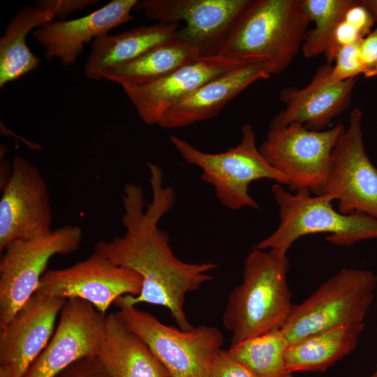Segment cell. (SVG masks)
Masks as SVG:
<instances>
[{
	"label": "cell",
	"mask_w": 377,
	"mask_h": 377,
	"mask_svg": "<svg viewBox=\"0 0 377 377\" xmlns=\"http://www.w3.org/2000/svg\"><path fill=\"white\" fill-rule=\"evenodd\" d=\"M152 200L146 204L142 188L128 183L124 188L121 218L125 232L110 240H99L96 252L114 263L130 269L142 279L140 293L118 300L136 306L147 303L165 307L183 330L193 327L184 311L186 295L198 290L214 279L209 272L218 267L212 262L191 263L179 259L173 253L168 232L158 227L160 221L172 208L176 191L163 184L161 168L148 163Z\"/></svg>",
	"instance_id": "obj_1"
},
{
	"label": "cell",
	"mask_w": 377,
	"mask_h": 377,
	"mask_svg": "<svg viewBox=\"0 0 377 377\" xmlns=\"http://www.w3.org/2000/svg\"><path fill=\"white\" fill-rule=\"evenodd\" d=\"M287 253L252 249L244 260L242 280L230 293L222 323L230 346L281 329L293 304L288 285Z\"/></svg>",
	"instance_id": "obj_2"
},
{
	"label": "cell",
	"mask_w": 377,
	"mask_h": 377,
	"mask_svg": "<svg viewBox=\"0 0 377 377\" xmlns=\"http://www.w3.org/2000/svg\"><path fill=\"white\" fill-rule=\"evenodd\" d=\"M310 22L302 0H250L219 54L243 63L266 64L279 74L302 49Z\"/></svg>",
	"instance_id": "obj_3"
},
{
	"label": "cell",
	"mask_w": 377,
	"mask_h": 377,
	"mask_svg": "<svg viewBox=\"0 0 377 377\" xmlns=\"http://www.w3.org/2000/svg\"><path fill=\"white\" fill-rule=\"evenodd\" d=\"M271 191L279 206L280 222L253 248L287 253L300 237L317 233H327V241L343 246L377 239V219L357 212L342 214L334 208L332 199L327 194L311 195L306 189L292 193L278 183L272 186Z\"/></svg>",
	"instance_id": "obj_4"
},
{
	"label": "cell",
	"mask_w": 377,
	"mask_h": 377,
	"mask_svg": "<svg viewBox=\"0 0 377 377\" xmlns=\"http://www.w3.org/2000/svg\"><path fill=\"white\" fill-rule=\"evenodd\" d=\"M241 133V140L235 147L220 153L202 151L174 135L170 137V141L185 161L202 170L201 179L213 186L216 197L223 206L230 210L243 207L260 209L249 194L250 184L268 179L288 185V180L262 155L256 146L253 127L244 124Z\"/></svg>",
	"instance_id": "obj_5"
},
{
	"label": "cell",
	"mask_w": 377,
	"mask_h": 377,
	"mask_svg": "<svg viewBox=\"0 0 377 377\" xmlns=\"http://www.w3.org/2000/svg\"><path fill=\"white\" fill-rule=\"evenodd\" d=\"M376 286L377 275L372 272L342 269L293 305L281 328L288 344L341 325L364 323Z\"/></svg>",
	"instance_id": "obj_6"
},
{
	"label": "cell",
	"mask_w": 377,
	"mask_h": 377,
	"mask_svg": "<svg viewBox=\"0 0 377 377\" xmlns=\"http://www.w3.org/2000/svg\"><path fill=\"white\" fill-rule=\"evenodd\" d=\"M114 304L122 323L147 344L170 377H209L224 342L218 328L202 325L183 330L163 324L135 306L119 300Z\"/></svg>",
	"instance_id": "obj_7"
},
{
	"label": "cell",
	"mask_w": 377,
	"mask_h": 377,
	"mask_svg": "<svg viewBox=\"0 0 377 377\" xmlns=\"http://www.w3.org/2000/svg\"><path fill=\"white\" fill-rule=\"evenodd\" d=\"M345 127L314 131L299 124H269L266 139L258 147L266 161L288 180L291 191L309 190L321 195L327 180L334 147Z\"/></svg>",
	"instance_id": "obj_8"
},
{
	"label": "cell",
	"mask_w": 377,
	"mask_h": 377,
	"mask_svg": "<svg viewBox=\"0 0 377 377\" xmlns=\"http://www.w3.org/2000/svg\"><path fill=\"white\" fill-rule=\"evenodd\" d=\"M82 237L80 226L67 225L15 240L4 249L0 260V328L36 293L50 260L75 252Z\"/></svg>",
	"instance_id": "obj_9"
},
{
	"label": "cell",
	"mask_w": 377,
	"mask_h": 377,
	"mask_svg": "<svg viewBox=\"0 0 377 377\" xmlns=\"http://www.w3.org/2000/svg\"><path fill=\"white\" fill-rule=\"evenodd\" d=\"M250 0H141L142 10L161 23H181L176 40L195 49L201 57L219 54L230 31Z\"/></svg>",
	"instance_id": "obj_10"
},
{
	"label": "cell",
	"mask_w": 377,
	"mask_h": 377,
	"mask_svg": "<svg viewBox=\"0 0 377 377\" xmlns=\"http://www.w3.org/2000/svg\"><path fill=\"white\" fill-rule=\"evenodd\" d=\"M362 119L361 110L355 108L332 151L323 194L337 200L342 214L357 212L377 219V168L365 151Z\"/></svg>",
	"instance_id": "obj_11"
},
{
	"label": "cell",
	"mask_w": 377,
	"mask_h": 377,
	"mask_svg": "<svg viewBox=\"0 0 377 377\" xmlns=\"http://www.w3.org/2000/svg\"><path fill=\"white\" fill-rule=\"evenodd\" d=\"M142 284L137 273L94 252L71 266L46 271L36 293L65 300L80 299L105 314L119 297L138 295Z\"/></svg>",
	"instance_id": "obj_12"
},
{
	"label": "cell",
	"mask_w": 377,
	"mask_h": 377,
	"mask_svg": "<svg viewBox=\"0 0 377 377\" xmlns=\"http://www.w3.org/2000/svg\"><path fill=\"white\" fill-rule=\"evenodd\" d=\"M0 198V251L11 242L50 232L52 222L47 184L26 158L13 159Z\"/></svg>",
	"instance_id": "obj_13"
},
{
	"label": "cell",
	"mask_w": 377,
	"mask_h": 377,
	"mask_svg": "<svg viewBox=\"0 0 377 377\" xmlns=\"http://www.w3.org/2000/svg\"><path fill=\"white\" fill-rule=\"evenodd\" d=\"M59 318L50 340L23 377H57L75 362L97 355L105 314L75 298L66 300Z\"/></svg>",
	"instance_id": "obj_14"
},
{
	"label": "cell",
	"mask_w": 377,
	"mask_h": 377,
	"mask_svg": "<svg viewBox=\"0 0 377 377\" xmlns=\"http://www.w3.org/2000/svg\"><path fill=\"white\" fill-rule=\"evenodd\" d=\"M66 300L35 293L0 328V377H23L50 340Z\"/></svg>",
	"instance_id": "obj_15"
},
{
	"label": "cell",
	"mask_w": 377,
	"mask_h": 377,
	"mask_svg": "<svg viewBox=\"0 0 377 377\" xmlns=\"http://www.w3.org/2000/svg\"><path fill=\"white\" fill-rule=\"evenodd\" d=\"M332 65L326 63L316 70L306 86L283 89L279 98L285 108L273 117L270 124H299L311 131H325L350 106L358 79L336 82L332 79Z\"/></svg>",
	"instance_id": "obj_16"
},
{
	"label": "cell",
	"mask_w": 377,
	"mask_h": 377,
	"mask_svg": "<svg viewBox=\"0 0 377 377\" xmlns=\"http://www.w3.org/2000/svg\"><path fill=\"white\" fill-rule=\"evenodd\" d=\"M244 64L220 54L199 57L157 80L121 87L142 121L151 126L202 84Z\"/></svg>",
	"instance_id": "obj_17"
},
{
	"label": "cell",
	"mask_w": 377,
	"mask_h": 377,
	"mask_svg": "<svg viewBox=\"0 0 377 377\" xmlns=\"http://www.w3.org/2000/svg\"><path fill=\"white\" fill-rule=\"evenodd\" d=\"M138 1L112 0L82 17L47 22L34 29L32 35L45 47L47 59L59 58L64 66L72 65L82 54L84 44L133 20L131 12Z\"/></svg>",
	"instance_id": "obj_18"
},
{
	"label": "cell",
	"mask_w": 377,
	"mask_h": 377,
	"mask_svg": "<svg viewBox=\"0 0 377 377\" xmlns=\"http://www.w3.org/2000/svg\"><path fill=\"white\" fill-rule=\"evenodd\" d=\"M271 75L265 63L244 64L202 84L169 109L157 125L170 129L211 119L251 84Z\"/></svg>",
	"instance_id": "obj_19"
},
{
	"label": "cell",
	"mask_w": 377,
	"mask_h": 377,
	"mask_svg": "<svg viewBox=\"0 0 377 377\" xmlns=\"http://www.w3.org/2000/svg\"><path fill=\"white\" fill-rule=\"evenodd\" d=\"M97 357L110 377H170L147 344L116 313L106 315Z\"/></svg>",
	"instance_id": "obj_20"
},
{
	"label": "cell",
	"mask_w": 377,
	"mask_h": 377,
	"mask_svg": "<svg viewBox=\"0 0 377 377\" xmlns=\"http://www.w3.org/2000/svg\"><path fill=\"white\" fill-rule=\"evenodd\" d=\"M179 23L141 26L93 40L84 66L87 77L101 80L108 70L129 62L164 43L176 39Z\"/></svg>",
	"instance_id": "obj_21"
},
{
	"label": "cell",
	"mask_w": 377,
	"mask_h": 377,
	"mask_svg": "<svg viewBox=\"0 0 377 377\" xmlns=\"http://www.w3.org/2000/svg\"><path fill=\"white\" fill-rule=\"evenodd\" d=\"M364 327V323L341 325L288 345L285 354L288 371H325L356 348Z\"/></svg>",
	"instance_id": "obj_22"
},
{
	"label": "cell",
	"mask_w": 377,
	"mask_h": 377,
	"mask_svg": "<svg viewBox=\"0 0 377 377\" xmlns=\"http://www.w3.org/2000/svg\"><path fill=\"white\" fill-rule=\"evenodd\" d=\"M54 17L56 14L52 10L27 6L10 20L0 39L1 88L39 66L40 59L31 52L26 38L31 30L52 21Z\"/></svg>",
	"instance_id": "obj_23"
},
{
	"label": "cell",
	"mask_w": 377,
	"mask_h": 377,
	"mask_svg": "<svg viewBox=\"0 0 377 377\" xmlns=\"http://www.w3.org/2000/svg\"><path fill=\"white\" fill-rule=\"evenodd\" d=\"M199 57L195 49L175 39L108 70L103 78L121 86L142 84L161 78Z\"/></svg>",
	"instance_id": "obj_24"
},
{
	"label": "cell",
	"mask_w": 377,
	"mask_h": 377,
	"mask_svg": "<svg viewBox=\"0 0 377 377\" xmlns=\"http://www.w3.org/2000/svg\"><path fill=\"white\" fill-rule=\"evenodd\" d=\"M288 345L281 329H276L230 346L227 351L257 377H293L286 367Z\"/></svg>",
	"instance_id": "obj_25"
},
{
	"label": "cell",
	"mask_w": 377,
	"mask_h": 377,
	"mask_svg": "<svg viewBox=\"0 0 377 377\" xmlns=\"http://www.w3.org/2000/svg\"><path fill=\"white\" fill-rule=\"evenodd\" d=\"M355 0H302L304 11L314 27L308 30L302 45L307 59L324 54L338 25Z\"/></svg>",
	"instance_id": "obj_26"
},
{
	"label": "cell",
	"mask_w": 377,
	"mask_h": 377,
	"mask_svg": "<svg viewBox=\"0 0 377 377\" xmlns=\"http://www.w3.org/2000/svg\"><path fill=\"white\" fill-rule=\"evenodd\" d=\"M361 40L339 50L332 64V79L338 82L366 75L360 54Z\"/></svg>",
	"instance_id": "obj_27"
},
{
	"label": "cell",
	"mask_w": 377,
	"mask_h": 377,
	"mask_svg": "<svg viewBox=\"0 0 377 377\" xmlns=\"http://www.w3.org/2000/svg\"><path fill=\"white\" fill-rule=\"evenodd\" d=\"M209 377H257L245 366L230 356L227 350L221 349L209 369Z\"/></svg>",
	"instance_id": "obj_28"
},
{
	"label": "cell",
	"mask_w": 377,
	"mask_h": 377,
	"mask_svg": "<svg viewBox=\"0 0 377 377\" xmlns=\"http://www.w3.org/2000/svg\"><path fill=\"white\" fill-rule=\"evenodd\" d=\"M360 54L366 70L365 77L377 75V27L363 38L360 43Z\"/></svg>",
	"instance_id": "obj_29"
},
{
	"label": "cell",
	"mask_w": 377,
	"mask_h": 377,
	"mask_svg": "<svg viewBox=\"0 0 377 377\" xmlns=\"http://www.w3.org/2000/svg\"><path fill=\"white\" fill-rule=\"evenodd\" d=\"M344 20L352 25L363 38L371 32L375 19L360 1H357L348 9Z\"/></svg>",
	"instance_id": "obj_30"
},
{
	"label": "cell",
	"mask_w": 377,
	"mask_h": 377,
	"mask_svg": "<svg viewBox=\"0 0 377 377\" xmlns=\"http://www.w3.org/2000/svg\"><path fill=\"white\" fill-rule=\"evenodd\" d=\"M97 0H39L36 1L37 7L45 10H52L56 17L64 18L69 13L82 10L98 2Z\"/></svg>",
	"instance_id": "obj_31"
},
{
	"label": "cell",
	"mask_w": 377,
	"mask_h": 377,
	"mask_svg": "<svg viewBox=\"0 0 377 377\" xmlns=\"http://www.w3.org/2000/svg\"><path fill=\"white\" fill-rule=\"evenodd\" d=\"M73 377H110L97 356L84 358L76 362Z\"/></svg>",
	"instance_id": "obj_32"
},
{
	"label": "cell",
	"mask_w": 377,
	"mask_h": 377,
	"mask_svg": "<svg viewBox=\"0 0 377 377\" xmlns=\"http://www.w3.org/2000/svg\"><path fill=\"white\" fill-rule=\"evenodd\" d=\"M360 3L369 10L377 21V0H362Z\"/></svg>",
	"instance_id": "obj_33"
},
{
	"label": "cell",
	"mask_w": 377,
	"mask_h": 377,
	"mask_svg": "<svg viewBox=\"0 0 377 377\" xmlns=\"http://www.w3.org/2000/svg\"><path fill=\"white\" fill-rule=\"evenodd\" d=\"M75 370V364H73L57 377H73Z\"/></svg>",
	"instance_id": "obj_34"
},
{
	"label": "cell",
	"mask_w": 377,
	"mask_h": 377,
	"mask_svg": "<svg viewBox=\"0 0 377 377\" xmlns=\"http://www.w3.org/2000/svg\"><path fill=\"white\" fill-rule=\"evenodd\" d=\"M369 377H377V365L374 371Z\"/></svg>",
	"instance_id": "obj_35"
}]
</instances>
